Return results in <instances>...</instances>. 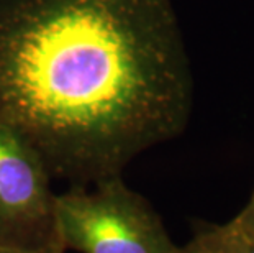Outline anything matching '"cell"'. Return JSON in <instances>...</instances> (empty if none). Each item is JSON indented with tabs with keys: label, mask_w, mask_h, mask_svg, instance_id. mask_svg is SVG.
<instances>
[{
	"label": "cell",
	"mask_w": 254,
	"mask_h": 253,
	"mask_svg": "<svg viewBox=\"0 0 254 253\" xmlns=\"http://www.w3.org/2000/svg\"><path fill=\"white\" fill-rule=\"evenodd\" d=\"M192 105L172 0H0V120L53 179L122 174L182 135Z\"/></svg>",
	"instance_id": "6da1fadb"
},
{
	"label": "cell",
	"mask_w": 254,
	"mask_h": 253,
	"mask_svg": "<svg viewBox=\"0 0 254 253\" xmlns=\"http://www.w3.org/2000/svg\"><path fill=\"white\" fill-rule=\"evenodd\" d=\"M56 222L64 250L79 253H174L176 244L148 199L122 174L92 184H69L56 194Z\"/></svg>",
	"instance_id": "7a4b0ae2"
},
{
	"label": "cell",
	"mask_w": 254,
	"mask_h": 253,
	"mask_svg": "<svg viewBox=\"0 0 254 253\" xmlns=\"http://www.w3.org/2000/svg\"><path fill=\"white\" fill-rule=\"evenodd\" d=\"M53 176L23 135L0 120V247L61 250Z\"/></svg>",
	"instance_id": "3957f363"
},
{
	"label": "cell",
	"mask_w": 254,
	"mask_h": 253,
	"mask_svg": "<svg viewBox=\"0 0 254 253\" xmlns=\"http://www.w3.org/2000/svg\"><path fill=\"white\" fill-rule=\"evenodd\" d=\"M174 253H248V239L233 224L193 222L192 237Z\"/></svg>",
	"instance_id": "277c9868"
},
{
	"label": "cell",
	"mask_w": 254,
	"mask_h": 253,
	"mask_svg": "<svg viewBox=\"0 0 254 253\" xmlns=\"http://www.w3.org/2000/svg\"><path fill=\"white\" fill-rule=\"evenodd\" d=\"M230 222L233 224L248 240H254V191L246 206L243 207L233 219H230Z\"/></svg>",
	"instance_id": "5b68a950"
},
{
	"label": "cell",
	"mask_w": 254,
	"mask_h": 253,
	"mask_svg": "<svg viewBox=\"0 0 254 253\" xmlns=\"http://www.w3.org/2000/svg\"><path fill=\"white\" fill-rule=\"evenodd\" d=\"M0 253H64L61 250H48V252H26L18 249H7V247H0Z\"/></svg>",
	"instance_id": "8992f818"
},
{
	"label": "cell",
	"mask_w": 254,
	"mask_h": 253,
	"mask_svg": "<svg viewBox=\"0 0 254 253\" xmlns=\"http://www.w3.org/2000/svg\"><path fill=\"white\" fill-rule=\"evenodd\" d=\"M248 253H254V240H248Z\"/></svg>",
	"instance_id": "52a82bcc"
}]
</instances>
